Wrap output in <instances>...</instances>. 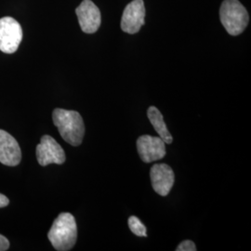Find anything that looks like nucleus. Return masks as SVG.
Returning a JSON list of instances; mask_svg holds the SVG:
<instances>
[{
    "mask_svg": "<svg viewBox=\"0 0 251 251\" xmlns=\"http://www.w3.org/2000/svg\"><path fill=\"white\" fill-rule=\"evenodd\" d=\"M137 149L144 163L160 160L167 154L166 144L160 137L143 135L137 140Z\"/></svg>",
    "mask_w": 251,
    "mask_h": 251,
    "instance_id": "obj_6",
    "label": "nucleus"
},
{
    "mask_svg": "<svg viewBox=\"0 0 251 251\" xmlns=\"http://www.w3.org/2000/svg\"><path fill=\"white\" fill-rule=\"evenodd\" d=\"M79 25L84 33L93 34L100 25V11L91 0H83L75 9Z\"/></svg>",
    "mask_w": 251,
    "mask_h": 251,
    "instance_id": "obj_8",
    "label": "nucleus"
},
{
    "mask_svg": "<svg viewBox=\"0 0 251 251\" xmlns=\"http://www.w3.org/2000/svg\"><path fill=\"white\" fill-rule=\"evenodd\" d=\"M150 178L152 188L156 194L166 197L170 194L175 182V175L167 164H155L150 170Z\"/></svg>",
    "mask_w": 251,
    "mask_h": 251,
    "instance_id": "obj_9",
    "label": "nucleus"
},
{
    "mask_svg": "<svg viewBox=\"0 0 251 251\" xmlns=\"http://www.w3.org/2000/svg\"><path fill=\"white\" fill-rule=\"evenodd\" d=\"M128 227L130 229V231L134 233L137 236H141V237H146L147 233H146V227L144 226V224L139 220V218L131 216L128 218L127 221Z\"/></svg>",
    "mask_w": 251,
    "mask_h": 251,
    "instance_id": "obj_12",
    "label": "nucleus"
},
{
    "mask_svg": "<svg viewBox=\"0 0 251 251\" xmlns=\"http://www.w3.org/2000/svg\"><path fill=\"white\" fill-rule=\"evenodd\" d=\"M9 204V198H7L6 196L0 194V208H1V207H5V206H8Z\"/></svg>",
    "mask_w": 251,
    "mask_h": 251,
    "instance_id": "obj_15",
    "label": "nucleus"
},
{
    "mask_svg": "<svg viewBox=\"0 0 251 251\" xmlns=\"http://www.w3.org/2000/svg\"><path fill=\"white\" fill-rule=\"evenodd\" d=\"M177 251H197L196 244L191 240H185L180 243L178 248L176 249Z\"/></svg>",
    "mask_w": 251,
    "mask_h": 251,
    "instance_id": "obj_13",
    "label": "nucleus"
},
{
    "mask_svg": "<svg viewBox=\"0 0 251 251\" xmlns=\"http://www.w3.org/2000/svg\"><path fill=\"white\" fill-rule=\"evenodd\" d=\"M23 40V29L15 19H0V50L4 53H14Z\"/></svg>",
    "mask_w": 251,
    "mask_h": 251,
    "instance_id": "obj_4",
    "label": "nucleus"
},
{
    "mask_svg": "<svg viewBox=\"0 0 251 251\" xmlns=\"http://www.w3.org/2000/svg\"><path fill=\"white\" fill-rule=\"evenodd\" d=\"M53 124L67 144L79 146L85 135V125L80 114L76 111L55 109L52 113Z\"/></svg>",
    "mask_w": 251,
    "mask_h": 251,
    "instance_id": "obj_1",
    "label": "nucleus"
},
{
    "mask_svg": "<svg viewBox=\"0 0 251 251\" xmlns=\"http://www.w3.org/2000/svg\"><path fill=\"white\" fill-rule=\"evenodd\" d=\"M48 238L56 251H71L77 239V226L75 217L69 212H63L56 218Z\"/></svg>",
    "mask_w": 251,
    "mask_h": 251,
    "instance_id": "obj_2",
    "label": "nucleus"
},
{
    "mask_svg": "<svg viewBox=\"0 0 251 251\" xmlns=\"http://www.w3.org/2000/svg\"><path fill=\"white\" fill-rule=\"evenodd\" d=\"M22 160V151L18 142L7 131L0 129V163L15 167Z\"/></svg>",
    "mask_w": 251,
    "mask_h": 251,
    "instance_id": "obj_10",
    "label": "nucleus"
},
{
    "mask_svg": "<svg viewBox=\"0 0 251 251\" xmlns=\"http://www.w3.org/2000/svg\"><path fill=\"white\" fill-rule=\"evenodd\" d=\"M145 8L144 0H133L126 5L121 19V29L127 34L133 35L140 31L144 25Z\"/></svg>",
    "mask_w": 251,
    "mask_h": 251,
    "instance_id": "obj_7",
    "label": "nucleus"
},
{
    "mask_svg": "<svg viewBox=\"0 0 251 251\" xmlns=\"http://www.w3.org/2000/svg\"><path fill=\"white\" fill-rule=\"evenodd\" d=\"M220 18L231 36L242 34L250 21L247 9L238 0H225L220 9Z\"/></svg>",
    "mask_w": 251,
    "mask_h": 251,
    "instance_id": "obj_3",
    "label": "nucleus"
},
{
    "mask_svg": "<svg viewBox=\"0 0 251 251\" xmlns=\"http://www.w3.org/2000/svg\"><path fill=\"white\" fill-rule=\"evenodd\" d=\"M147 117L149 118L153 128L157 132L158 137L161 138L165 142V144H172L173 138L164 121L161 112L154 106H150L147 110Z\"/></svg>",
    "mask_w": 251,
    "mask_h": 251,
    "instance_id": "obj_11",
    "label": "nucleus"
},
{
    "mask_svg": "<svg viewBox=\"0 0 251 251\" xmlns=\"http://www.w3.org/2000/svg\"><path fill=\"white\" fill-rule=\"evenodd\" d=\"M9 248V241L7 237L0 234V251H8Z\"/></svg>",
    "mask_w": 251,
    "mask_h": 251,
    "instance_id": "obj_14",
    "label": "nucleus"
},
{
    "mask_svg": "<svg viewBox=\"0 0 251 251\" xmlns=\"http://www.w3.org/2000/svg\"><path fill=\"white\" fill-rule=\"evenodd\" d=\"M36 158L40 166L46 167L50 164L62 165L66 159L62 146L50 135H44L40 144L36 146Z\"/></svg>",
    "mask_w": 251,
    "mask_h": 251,
    "instance_id": "obj_5",
    "label": "nucleus"
}]
</instances>
